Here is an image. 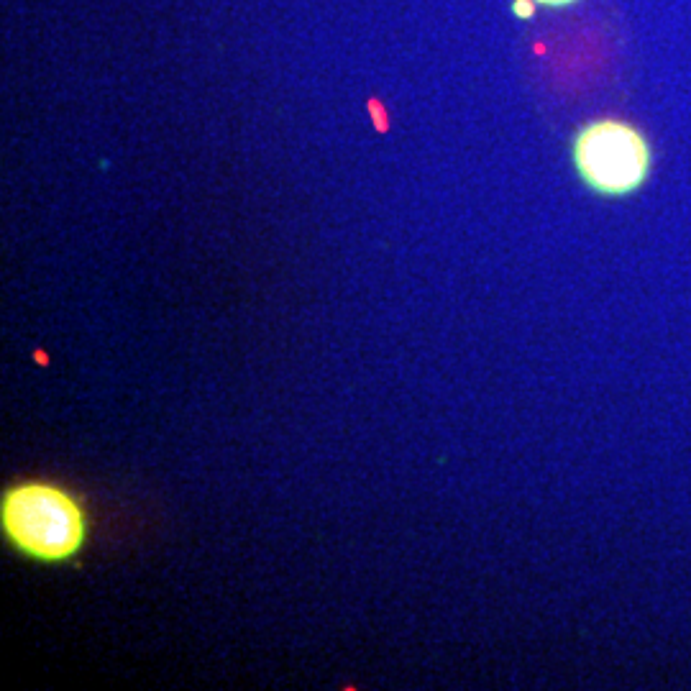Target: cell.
Returning <instances> with one entry per match:
<instances>
[{"label": "cell", "mask_w": 691, "mask_h": 691, "mask_svg": "<svg viewBox=\"0 0 691 691\" xmlns=\"http://www.w3.org/2000/svg\"><path fill=\"white\" fill-rule=\"evenodd\" d=\"M0 530L21 556L39 564H67L88 546L90 520L70 489L47 479H26L3 492Z\"/></svg>", "instance_id": "6da1fadb"}, {"label": "cell", "mask_w": 691, "mask_h": 691, "mask_svg": "<svg viewBox=\"0 0 691 691\" xmlns=\"http://www.w3.org/2000/svg\"><path fill=\"white\" fill-rule=\"evenodd\" d=\"M653 144L625 118H592L571 139V164L579 182L604 200L633 198L653 175Z\"/></svg>", "instance_id": "7a4b0ae2"}, {"label": "cell", "mask_w": 691, "mask_h": 691, "mask_svg": "<svg viewBox=\"0 0 691 691\" xmlns=\"http://www.w3.org/2000/svg\"><path fill=\"white\" fill-rule=\"evenodd\" d=\"M533 8H535V0H515V13H517V16L530 18V16H533Z\"/></svg>", "instance_id": "3957f363"}, {"label": "cell", "mask_w": 691, "mask_h": 691, "mask_svg": "<svg viewBox=\"0 0 691 691\" xmlns=\"http://www.w3.org/2000/svg\"><path fill=\"white\" fill-rule=\"evenodd\" d=\"M579 0H535V6H543V8H569V6H576Z\"/></svg>", "instance_id": "277c9868"}]
</instances>
